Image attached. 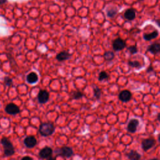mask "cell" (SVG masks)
I'll return each instance as SVG.
<instances>
[{
    "instance_id": "7",
    "label": "cell",
    "mask_w": 160,
    "mask_h": 160,
    "mask_svg": "<svg viewBox=\"0 0 160 160\" xmlns=\"http://www.w3.org/2000/svg\"><path fill=\"white\" fill-rule=\"evenodd\" d=\"M155 143H156L155 140L152 138H147V139H143L141 143L142 148L144 151H146L148 149L152 148L154 146Z\"/></svg>"
},
{
    "instance_id": "11",
    "label": "cell",
    "mask_w": 160,
    "mask_h": 160,
    "mask_svg": "<svg viewBox=\"0 0 160 160\" xmlns=\"http://www.w3.org/2000/svg\"><path fill=\"white\" fill-rule=\"evenodd\" d=\"M24 144L27 148H32L36 145L37 140L35 138V137L32 136H27L24 139Z\"/></svg>"
},
{
    "instance_id": "16",
    "label": "cell",
    "mask_w": 160,
    "mask_h": 160,
    "mask_svg": "<svg viewBox=\"0 0 160 160\" xmlns=\"http://www.w3.org/2000/svg\"><path fill=\"white\" fill-rule=\"evenodd\" d=\"M159 36V31L158 30H154L151 33H144L143 34V38L145 41H151L156 38Z\"/></svg>"
},
{
    "instance_id": "27",
    "label": "cell",
    "mask_w": 160,
    "mask_h": 160,
    "mask_svg": "<svg viewBox=\"0 0 160 160\" xmlns=\"http://www.w3.org/2000/svg\"><path fill=\"white\" fill-rule=\"evenodd\" d=\"M21 160H33L32 159V158H31V157H30V156H24L22 159H21Z\"/></svg>"
},
{
    "instance_id": "32",
    "label": "cell",
    "mask_w": 160,
    "mask_h": 160,
    "mask_svg": "<svg viewBox=\"0 0 160 160\" xmlns=\"http://www.w3.org/2000/svg\"><path fill=\"white\" fill-rule=\"evenodd\" d=\"M138 1H143V0H138Z\"/></svg>"
},
{
    "instance_id": "9",
    "label": "cell",
    "mask_w": 160,
    "mask_h": 160,
    "mask_svg": "<svg viewBox=\"0 0 160 160\" xmlns=\"http://www.w3.org/2000/svg\"><path fill=\"white\" fill-rule=\"evenodd\" d=\"M52 154V149L48 146H46L43 148L41 150H40L39 152V156L42 159L49 158L51 157Z\"/></svg>"
},
{
    "instance_id": "3",
    "label": "cell",
    "mask_w": 160,
    "mask_h": 160,
    "mask_svg": "<svg viewBox=\"0 0 160 160\" xmlns=\"http://www.w3.org/2000/svg\"><path fill=\"white\" fill-rule=\"evenodd\" d=\"M126 47V41L120 38H118L112 41V48L115 51H121L124 49Z\"/></svg>"
},
{
    "instance_id": "12",
    "label": "cell",
    "mask_w": 160,
    "mask_h": 160,
    "mask_svg": "<svg viewBox=\"0 0 160 160\" xmlns=\"http://www.w3.org/2000/svg\"><path fill=\"white\" fill-rule=\"evenodd\" d=\"M136 10L133 8H129L124 12V17L128 21H132L136 18Z\"/></svg>"
},
{
    "instance_id": "1",
    "label": "cell",
    "mask_w": 160,
    "mask_h": 160,
    "mask_svg": "<svg viewBox=\"0 0 160 160\" xmlns=\"http://www.w3.org/2000/svg\"><path fill=\"white\" fill-rule=\"evenodd\" d=\"M1 143L4 149V155L6 156H11L14 152V148L12 144V142L9 141V139L6 137H3L1 139Z\"/></svg>"
},
{
    "instance_id": "15",
    "label": "cell",
    "mask_w": 160,
    "mask_h": 160,
    "mask_svg": "<svg viewBox=\"0 0 160 160\" xmlns=\"http://www.w3.org/2000/svg\"><path fill=\"white\" fill-rule=\"evenodd\" d=\"M39 79L38 76L35 72H31L26 76V81L29 84H34Z\"/></svg>"
},
{
    "instance_id": "5",
    "label": "cell",
    "mask_w": 160,
    "mask_h": 160,
    "mask_svg": "<svg viewBox=\"0 0 160 160\" xmlns=\"http://www.w3.org/2000/svg\"><path fill=\"white\" fill-rule=\"evenodd\" d=\"M49 98V92L45 89H41L39 91L38 94V101L40 104H44L47 102Z\"/></svg>"
},
{
    "instance_id": "22",
    "label": "cell",
    "mask_w": 160,
    "mask_h": 160,
    "mask_svg": "<svg viewBox=\"0 0 160 160\" xmlns=\"http://www.w3.org/2000/svg\"><path fill=\"white\" fill-rule=\"evenodd\" d=\"M71 98L74 99H79L84 96V94L81 91H76L72 92L71 93Z\"/></svg>"
},
{
    "instance_id": "17",
    "label": "cell",
    "mask_w": 160,
    "mask_h": 160,
    "mask_svg": "<svg viewBox=\"0 0 160 160\" xmlns=\"http://www.w3.org/2000/svg\"><path fill=\"white\" fill-rule=\"evenodd\" d=\"M128 158L129 160H140L141 155L137 151L131 150L128 153Z\"/></svg>"
},
{
    "instance_id": "25",
    "label": "cell",
    "mask_w": 160,
    "mask_h": 160,
    "mask_svg": "<svg viewBox=\"0 0 160 160\" xmlns=\"http://www.w3.org/2000/svg\"><path fill=\"white\" fill-rule=\"evenodd\" d=\"M4 82L7 86H11L12 84V79L8 76H5L4 78Z\"/></svg>"
},
{
    "instance_id": "26",
    "label": "cell",
    "mask_w": 160,
    "mask_h": 160,
    "mask_svg": "<svg viewBox=\"0 0 160 160\" xmlns=\"http://www.w3.org/2000/svg\"><path fill=\"white\" fill-rule=\"evenodd\" d=\"M154 71V69L151 65V64L148 66V68H147L146 69V72H153Z\"/></svg>"
},
{
    "instance_id": "23",
    "label": "cell",
    "mask_w": 160,
    "mask_h": 160,
    "mask_svg": "<svg viewBox=\"0 0 160 160\" xmlns=\"http://www.w3.org/2000/svg\"><path fill=\"white\" fill-rule=\"evenodd\" d=\"M93 94L94 97L96 99H99L101 96V90L98 87L96 86L93 88Z\"/></svg>"
},
{
    "instance_id": "20",
    "label": "cell",
    "mask_w": 160,
    "mask_h": 160,
    "mask_svg": "<svg viewBox=\"0 0 160 160\" xmlns=\"http://www.w3.org/2000/svg\"><path fill=\"white\" fill-rule=\"evenodd\" d=\"M118 13V9L116 8H111L106 9L107 16L109 18H114Z\"/></svg>"
},
{
    "instance_id": "8",
    "label": "cell",
    "mask_w": 160,
    "mask_h": 160,
    "mask_svg": "<svg viewBox=\"0 0 160 160\" xmlns=\"http://www.w3.org/2000/svg\"><path fill=\"white\" fill-rule=\"evenodd\" d=\"M118 98H119V99L122 102H126L131 100L132 98V94L129 90H126V89L122 90L119 94Z\"/></svg>"
},
{
    "instance_id": "31",
    "label": "cell",
    "mask_w": 160,
    "mask_h": 160,
    "mask_svg": "<svg viewBox=\"0 0 160 160\" xmlns=\"http://www.w3.org/2000/svg\"><path fill=\"white\" fill-rule=\"evenodd\" d=\"M151 160H158V159H156V158H153V159H151Z\"/></svg>"
},
{
    "instance_id": "18",
    "label": "cell",
    "mask_w": 160,
    "mask_h": 160,
    "mask_svg": "<svg viewBox=\"0 0 160 160\" xmlns=\"http://www.w3.org/2000/svg\"><path fill=\"white\" fill-rule=\"evenodd\" d=\"M104 58L106 61H112L114 57H115V54L112 51H107L104 53Z\"/></svg>"
},
{
    "instance_id": "14",
    "label": "cell",
    "mask_w": 160,
    "mask_h": 160,
    "mask_svg": "<svg viewBox=\"0 0 160 160\" xmlns=\"http://www.w3.org/2000/svg\"><path fill=\"white\" fill-rule=\"evenodd\" d=\"M147 51H149L153 54H158L160 51V44L155 42L149 45L147 48Z\"/></svg>"
},
{
    "instance_id": "2",
    "label": "cell",
    "mask_w": 160,
    "mask_h": 160,
    "mask_svg": "<svg viewBox=\"0 0 160 160\" xmlns=\"http://www.w3.org/2000/svg\"><path fill=\"white\" fill-rule=\"evenodd\" d=\"M55 130V128L51 122L42 123L39 127V132L43 136H49L51 135Z\"/></svg>"
},
{
    "instance_id": "13",
    "label": "cell",
    "mask_w": 160,
    "mask_h": 160,
    "mask_svg": "<svg viewBox=\"0 0 160 160\" xmlns=\"http://www.w3.org/2000/svg\"><path fill=\"white\" fill-rule=\"evenodd\" d=\"M71 56V54L68 52L67 51H62L59 52L56 56V60H58L59 62H62L66 60H68L70 58Z\"/></svg>"
},
{
    "instance_id": "28",
    "label": "cell",
    "mask_w": 160,
    "mask_h": 160,
    "mask_svg": "<svg viewBox=\"0 0 160 160\" xmlns=\"http://www.w3.org/2000/svg\"><path fill=\"white\" fill-rule=\"evenodd\" d=\"M7 0H0V5H2L3 4H4L6 2Z\"/></svg>"
},
{
    "instance_id": "4",
    "label": "cell",
    "mask_w": 160,
    "mask_h": 160,
    "mask_svg": "<svg viewBox=\"0 0 160 160\" xmlns=\"http://www.w3.org/2000/svg\"><path fill=\"white\" fill-rule=\"evenodd\" d=\"M5 111L7 114L10 115H15L20 112L19 108L14 103L11 102L8 104L5 107Z\"/></svg>"
},
{
    "instance_id": "30",
    "label": "cell",
    "mask_w": 160,
    "mask_h": 160,
    "mask_svg": "<svg viewBox=\"0 0 160 160\" xmlns=\"http://www.w3.org/2000/svg\"><path fill=\"white\" fill-rule=\"evenodd\" d=\"M158 119L159 121L160 120V114H158Z\"/></svg>"
},
{
    "instance_id": "29",
    "label": "cell",
    "mask_w": 160,
    "mask_h": 160,
    "mask_svg": "<svg viewBox=\"0 0 160 160\" xmlns=\"http://www.w3.org/2000/svg\"><path fill=\"white\" fill-rule=\"evenodd\" d=\"M48 160H56V158H53V157H50L49 158V159Z\"/></svg>"
},
{
    "instance_id": "21",
    "label": "cell",
    "mask_w": 160,
    "mask_h": 160,
    "mask_svg": "<svg viewBox=\"0 0 160 160\" xmlns=\"http://www.w3.org/2000/svg\"><path fill=\"white\" fill-rule=\"evenodd\" d=\"M109 78V74L105 71H101L98 75V80L99 81H102L106 80Z\"/></svg>"
},
{
    "instance_id": "6",
    "label": "cell",
    "mask_w": 160,
    "mask_h": 160,
    "mask_svg": "<svg viewBox=\"0 0 160 160\" xmlns=\"http://www.w3.org/2000/svg\"><path fill=\"white\" fill-rule=\"evenodd\" d=\"M58 154L61 155L66 158H70L73 155L72 149L68 146H63L58 150Z\"/></svg>"
},
{
    "instance_id": "19",
    "label": "cell",
    "mask_w": 160,
    "mask_h": 160,
    "mask_svg": "<svg viewBox=\"0 0 160 160\" xmlns=\"http://www.w3.org/2000/svg\"><path fill=\"white\" fill-rule=\"evenodd\" d=\"M128 65L131 67V68H136L137 69H141L143 67V65H141V62L137 60H134V61H128Z\"/></svg>"
},
{
    "instance_id": "24",
    "label": "cell",
    "mask_w": 160,
    "mask_h": 160,
    "mask_svg": "<svg viewBox=\"0 0 160 160\" xmlns=\"http://www.w3.org/2000/svg\"><path fill=\"white\" fill-rule=\"evenodd\" d=\"M128 50L129 51L131 54H135L138 52V50L137 48L136 45H132L128 48Z\"/></svg>"
},
{
    "instance_id": "10",
    "label": "cell",
    "mask_w": 160,
    "mask_h": 160,
    "mask_svg": "<svg viewBox=\"0 0 160 160\" xmlns=\"http://www.w3.org/2000/svg\"><path fill=\"white\" fill-rule=\"evenodd\" d=\"M139 125V121L136 119H132L128 124L127 129L131 133H134L137 131Z\"/></svg>"
}]
</instances>
